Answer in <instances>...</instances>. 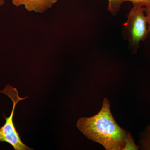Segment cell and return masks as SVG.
<instances>
[{"mask_svg": "<svg viewBox=\"0 0 150 150\" xmlns=\"http://www.w3.org/2000/svg\"><path fill=\"white\" fill-rule=\"evenodd\" d=\"M0 92L8 96L13 103L12 110L9 117H6L4 115L6 122L4 126L0 128V142L8 143L15 150H33L28 147L21 141L13 121L14 113L17 104L20 101L26 99L28 97L21 98L17 89L8 84Z\"/></svg>", "mask_w": 150, "mask_h": 150, "instance_id": "obj_2", "label": "cell"}, {"mask_svg": "<svg viewBox=\"0 0 150 150\" xmlns=\"http://www.w3.org/2000/svg\"><path fill=\"white\" fill-rule=\"evenodd\" d=\"M58 0H12L14 5L18 7L24 5L25 8L29 11L43 13L48 8Z\"/></svg>", "mask_w": 150, "mask_h": 150, "instance_id": "obj_4", "label": "cell"}, {"mask_svg": "<svg viewBox=\"0 0 150 150\" xmlns=\"http://www.w3.org/2000/svg\"><path fill=\"white\" fill-rule=\"evenodd\" d=\"M5 0H0V6L4 4Z\"/></svg>", "mask_w": 150, "mask_h": 150, "instance_id": "obj_10", "label": "cell"}, {"mask_svg": "<svg viewBox=\"0 0 150 150\" xmlns=\"http://www.w3.org/2000/svg\"><path fill=\"white\" fill-rule=\"evenodd\" d=\"M131 1L134 7H143L150 6V0H123V1Z\"/></svg>", "mask_w": 150, "mask_h": 150, "instance_id": "obj_8", "label": "cell"}, {"mask_svg": "<svg viewBox=\"0 0 150 150\" xmlns=\"http://www.w3.org/2000/svg\"><path fill=\"white\" fill-rule=\"evenodd\" d=\"M144 11L143 7H134L124 24V31L134 52L137 51L141 41H144L149 33Z\"/></svg>", "mask_w": 150, "mask_h": 150, "instance_id": "obj_3", "label": "cell"}, {"mask_svg": "<svg viewBox=\"0 0 150 150\" xmlns=\"http://www.w3.org/2000/svg\"><path fill=\"white\" fill-rule=\"evenodd\" d=\"M77 127L88 139L99 143L106 150H121L125 146L128 132L116 123L110 102L105 98L100 111L91 117L79 118Z\"/></svg>", "mask_w": 150, "mask_h": 150, "instance_id": "obj_1", "label": "cell"}, {"mask_svg": "<svg viewBox=\"0 0 150 150\" xmlns=\"http://www.w3.org/2000/svg\"><path fill=\"white\" fill-rule=\"evenodd\" d=\"M140 148V146H137L135 144L134 138L131 136V133H128L125 141V146L122 150H138Z\"/></svg>", "mask_w": 150, "mask_h": 150, "instance_id": "obj_6", "label": "cell"}, {"mask_svg": "<svg viewBox=\"0 0 150 150\" xmlns=\"http://www.w3.org/2000/svg\"><path fill=\"white\" fill-rule=\"evenodd\" d=\"M140 144L142 150H150V125L141 135Z\"/></svg>", "mask_w": 150, "mask_h": 150, "instance_id": "obj_5", "label": "cell"}, {"mask_svg": "<svg viewBox=\"0 0 150 150\" xmlns=\"http://www.w3.org/2000/svg\"><path fill=\"white\" fill-rule=\"evenodd\" d=\"M145 11L146 12V18L147 22L149 24L148 26V29H149V32L150 33V6H146V8H145Z\"/></svg>", "mask_w": 150, "mask_h": 150, "instance_id": "obj_9", "label": "cell"}, {"mask_svg": "<svg viewBox=\"0 0 150 150\" xmlns=\"http://www.w3.org/2000/svg\"><path fill=\"white\" fill-rule=\"evenodd\" d=\"M108 10L112 15H115L118 13L120 9L121 4L123 2V0H108Z\"/></svg>", "mask_w": 150, "mask_h": 150, "instance_id": "obj_7", "label": "cell"}]
</instances>
